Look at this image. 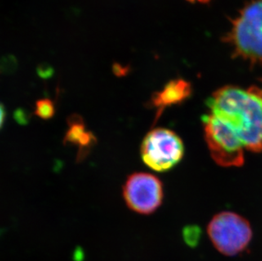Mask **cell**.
Instances as JSON below:
<instances>
[{"label":"cell","instance_id":"6da1fadb","mask_svg":"<svg viewBox=\"0 0 262 261\" xmlns=\"http://www.w3.org/2000/svg\"><path fill=\"white\" fill-rule=\"evenodd\" d=\"M210 114L228 122L245 148L262 152V89L226 86L208 99Z\"/></svg>","mask_w":262,"mask_h":261},{"label":"cell","instance_id":"7a4b0ae2","mask_svg":"<svg viewBox=\"0 0 262 261\" xmlns=\"http://www.w3.org/2000/svg\"><path fill=\"white\" fill-rule=\"evenodd\" d=\"M237 57L262 63V0H252L243 8L226 37Z\"/></svg>","mask_w":262,"mask_h":261},{"label":"cell","instance_id":"3957f363","mask_svg":"<svg viewBox=\"0 0 262 261\" xmlns=\"http://www.w3.org/2000/svg\"><path fill=\"white\" fill-rule=\"evenodd\" d=\"M205 141L210 156L224 167L241 166L245 161V146L232 126L218 116L203 117Z\"/></svg>","mask_w":262,"mask_h":261},{"label":"cell","instance_id":"277c9868","mask_svg":"<svg viewBox=\"0 0 262 261\" xmlns=\"http://www.w3.org/2000/svg\"><path fill=\"white\" fill-rule=\"evenodd\" d=\"M208 234L218 251L233 256L244 251L252 237L249 222L233 212L216 214L208 226Z\"/></svg>","mask_w":262,"mask_h":261},{"label":"cell","instance_id":"5b68a950","mask_svg":"<svg viewBox=\"0 0 262 261\" xmlns=\"http://www.w3.org/2000/svg\"><path fill=\"white\" fill-rule=\"evenodd\" d=\"M184 155L183 141L172 130L156 128L145 136L142 143L143 161L152 170L164 172L178 165Z\"/></svg>","mask_w":262,"mask_h":261},{"label":"cell","instance_id":"8992f818","mask_svg":"<svg viewBox=\"0 0 262 261\" xmlns=\"http://www.w3.org/2000/svg\"><path fill=\"white\" fill-rule=\"evenodd\" d=\"M123 197L132 210L139 214H151L161 206L163 186L154 175L134 173L124 184Z\"/></svg>","mask_w":262,"mask_h":261},{"label":"cell","instance_id":"52a82bcc","mask_svg":"<svg viewBox=\"0 0 262 261\" xmlns=\"http://www.w3.org/2000/svg\"><path fill=\"white\" fill-rule=\"evenodd\" d=\"M192 94V86L183 79H175L169 81L161 91L156 92L150 99V105L157 111L159 118L165 108L170 106L181 104Z\"/></svg>","mask_w":262,"mask_h":261},{"label":"cell","instance_id":"ba28073f","mask_svg":"<svg viewBox=\"0 0 262 261\" xmlns=\"http://www.w3.org/2000/svg\"><path fill=\"white\" fill-rule=\"evenodd\" d=\"M69 128L64 138V144L77 145L79 148L77 159L82 160L88 156L90 149L96 143L94 134L86 129L82 117L72 115L68 118Z\"/></svg>","mask_w":262,"mask_h":261},{"label":"cell","instance_id":"9c48e42d","mask_svg":"<svg viewBox=\"0 0 262 261\" xmlns=\"http://www.w3.org/2000/svg\"><path fill=\"white\" fill-rule=\"evenodd\" d=\"M55 104L49 99H39L36 102L35 115L43 120H49L55 116Z\"/></svg>","mask_w":262,"mask_h":261},{"label":"cell","instance_id":"30bf717a","mask_svg":"<svg viewBox=\"0 0 262 261\" xmlns=\"http://www.w3.org/2000/svg\"><path fill=\"white\" fill-rule=\"evenodd\" d=\"M5 116H6V113H5V106L0 103V130L2 129L5 124Z\"/></svg>","mask_w":262,"mask_h":261},{"label":"cell","instance_id":"8fae6325","mask_svg":"<svg viewBox=\"0 0 262 261\" xmlns=\"http://www.w3.org/2000/svg\"><path fill=\"white\" fill-rule=\"evenodd\" d=\"M114 72L118 76H123L126 73V70L122 69V67H120L118 64H116L114 66Z\"/></svg>","mask_w":262,"mask_h":261},{"label":"cell","instance_id":"7c38bea8","mask_svg":"<svg viewBox=\"0 0 262 261\" xmlns=\"http://www.w3.org/2000/svg\"><path fill=\"white\" fill-rule=\"evenodd\" d=\"M190 3H201V4H205V3L210 2V0H188Z\"/></svg>","mask_w":262,"mask_h":261}]
</instances>
